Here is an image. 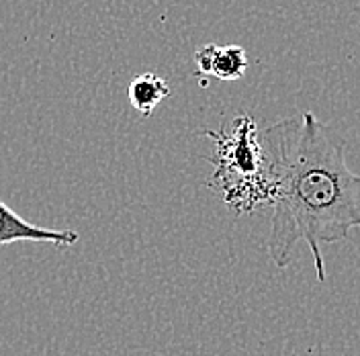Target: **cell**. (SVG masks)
Masks as SVG:
<instances>
[{
	"instance_id": "cell-1",
	"label": "cell",
	"mask_w": 360,
	"mask_h": 356,
	"mask_svg": "<svg viewBox=\"0 0 360 356\" xmlns=\"http://www.w3.org/2000/svg\"><path fill=\"white\" fill-rule=\"evenodd\" d=\"M274 189L269 252L285 268L305 242L315 279L323 283V244H336L360 227V174L346 162V139L314 113L281 119L262 132Z\"/></svg>"
},
{
	"instance_id": "cell-2",
	"label": "cell",
	"mask_w": 360,
	"mask_h": 356,
	"mask_svg": "<svg viewBox=\"0 0 360 356\" xmlns=\"http://www.w3.org/2000/svg\"><path fill=\"white\" fill-rule=\"evenodd\" d=\"M215 150L207 162L213 174L205 182L236 215H250L258 209L272 207L274 189L269 172V156L258 132V123L250 115H238L231 125L219 132H201Z\"/></svg>"
},
{
	"instance_id": "cell-3",
	"label": "cell",
	"mask_w": 360,
	"mask_h": 356,
	"mask_svg": "<svg viewBox=\"0 0 360 356\" xmlns=\"http://www.w3.org/2000/svg\"><path fill=\"white\" fill-rule=\"evenodd\" d=\"M15 242H47L56 248H70L78 242V234L74 229H47L33 225L0 199V246Z\"/></svg>"
},
{
	"instance_id": "cell-4",
	"label": "cell",
	"mask_w": 360,
	"mask_h": 356,
	"mask_svg": "<svg viewBox=\"0 0 360 356\" xmlns=\"http://www.w3.org/2000/svg\"><path fill=\"white\" fill-rule=\"evenodd\" d=\"M195 66L199 74L219 80H240L248 70V53L242 45L207 44L195 51Z\"/></svg>"
},
{
	"instance_id": "cell-5",
	"label": "cell",
	"mask_w": 360,
	"mask_h": 356,
	"mask_svg": "<svg viewBox=\"0 0 360 356\" xmlns=\"http://www.w3.org/2000/svg\"><path fill=\"white\" fill-rule=\"evenodd\" d=\"M170 92H172L170 84L162 76H158L154 72H141L129 82L127 98H129V105L141 117H152L158 105H162V101H166Z\"/></svg>"
}]
</instances>
